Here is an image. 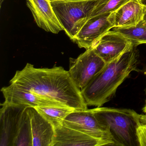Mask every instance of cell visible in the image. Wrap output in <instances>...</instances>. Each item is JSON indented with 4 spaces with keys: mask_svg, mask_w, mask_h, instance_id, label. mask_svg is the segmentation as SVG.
Listing matches in <instances>:
<instances>
[{
    "mask_svg": "<svg viewBox=\"0 0 146 146\" xmlns=\"http://www.w3.org/2000/svg\"><path fill=\"white\" fill-rule=\"evenodd\" d=\"M10 84L76 110L88 109L81 90L62 66L36 68L27 63L16 72Z\"/></svg>",
    "mask_w": 146,
    "mask_h": 146,
    "instance_id": "cell-1",
    "label": "cell"
},
{
    "mask_svg": "<svg viewBox=\"0 0 146 146\" xmlns=\"http://www.w3.org/2000/svg\"><path fill=\"white\" fill-rule=\"evenodd\" d=\"M133 46L106 63L102 70L81 90L88 106L102 107L115 96L118 87L133 71L138 70L139 53Z\"/></svg>",
    "mask_w": 146,
    "mask_h": 146,
    "instance_id": "cell-2",
    "label": "cell"
},
{
    "mask_svg": "<svg viewBox=\"0 0 146 146\" xmlns=\"http://www.w3.org/2000/svg\"><path fill=\"white\" fill-rule=\"evenodd\" d=\"M96 118L109 128L113 146H139L137 130L139 114L126 108L96 107L91 109Z\"/></svg>",
    "mask_w": 146,
    "mask_h": 146,
    "instance_id": "cell-3",
    "label": "cell"
},
{
    "mask_svg": "<svg viewBox=\"0 0 146 146\" xmlns=\"http://www.w3.org/2000/svg\"><path fill=\"white\" fill-rule=\"evenodd\" d=\"M54 13L66 34L72 41L83 25L89 19L95 0L52 1Z\"/></svg>",
    "mask_w": 146,
    "mask_h": 146,
    "instance_id": "cell-4",
    "label": "cell"
},
{
    "mask_svg": "<svg viewBox=\"0 0 146 146\" xmlns=\"http://www.w3.org/2000/svg\"><path fill=\"white\" fill-rule=\"evenodd\" d=\"M106 64L91 48L77 58H70L68 72L77 86L82 90L102 70Z\"/></svg>",
    "mask_w": 146,
    "mask_h": 146,
    "instance_id": "cell-5",
    "label": "cell"
},
{
    "mask_svg": "<svg viewBox=\"0 0 146 146\" xmlns=\"http://www.w3.org/2000/svg\"><path fill=\"white\" fill-rule=\"evenodd\" d=\"M62 124L97 139L110 142L113 146L109 128L98 120L91 109L74 110L64 119Z\"/></svg>",
    "mask_w": 146,
    "mask_h": 146,
    "instance_id": "cell-6",
    "label": "cell"
},
{
    "mask_svg": "<svg viewBox=\"0 0 146 146\" xmlns=\"http://www.w3.org/2000/svg\"><path fill=\"white\" fill-rule=\"evenodd\" d=\"M0 110V146H13L23 112L27 106L4 102Z\"/></svg>",
    "mask_w": 146,
    "mask_h": 146,
    "instance_id": "cell-7",
    "label": "cell"
},
{
    "mask_svg": "<svg viewBox=\"0 0 146 146\" xmlns=\"http://www.w3.org/2000/svg\"><path fill=\"white\" fill-rule=\"evenodd\" d=\"M110 13L102 14L89 19L80 29L72 41L80 48H91L105 33L113 28L109 21Z\"/></svg>",
    "mask_w": 146,
    "mask_h": 146,
    "instance_id": "cell-8",
    "label": "cell"
},
{
    "mask_svg": "<svg viewBox=\"0 0 146 146\" xmlns=\"http://www.w3.org/2000/svg\"><path fill=\"white\" fill-rule=\"evenodd\" d=\"M133 46L129 39L118 32L110 30L100 37L92 48L108 63Z\"/></svg>",
    "mask_w": 146,
    "mask_h": 146,
    "instance_id": "cell-9",
    "label": "cell"
},
{
    "mask_svg": "<svg viewBox=\"0 0 146 146\" xmlns=\"http://www.w3.org/2000/svg\"><path fill=\"white\" fill-rule=\"evenodd\" d=\"M36 25L48 32L58 34L64 31L51 5L50 0H27Z\"/></svg>",
    "mask_w": 146,
    "mask_h": 146,
    "instance_id": "cell-10",
    "label": "cell"
},
{
    "mask_svg": "<svg viewBox=\"0 0 146 146\" xmlns=\"http://www.w3.org/2000/svg\"><path fill=\"white\" fill-rule=\"evenodd\" d=\"M54 129L52 146H112L110 142L97 139L63 124Z\"/></svg>",
    "mask_w": 146,
    "mask_h": 146,
    "instance_id": "cell-11",
    "label": "cell"
},
{
    "mask_svg": "<svg viewBox=\"0 0 146 146\" xmlns=\"http://www.w3.org/2000/svg\"><path fill=\"white\" fill-rule=\"evenodd\" d=\"M1 91L5 98V103L34 108L42 106H66L35 93L19 88L13 84L3 87Z\"/></svg>",
    "mask_w": 146,
    "mask_h": 146,
    "instance_id": "cell-12",
    "label": "cell"
},
{
    "mask_svg": "<svg viewBox=\"0 0 146 146\" xmlns=\"http://www.w3.org/2000/svg\"><path fill=\"white\" fill-rule=\"evenodd\" d=\"M144 9L145 4L141 0H129L111 13L108 19L113 28L135 26L143 20Z\"/></svg>",
    "mask_w": 146,
    "mask_h": 146,
    "instance_id": "cell-13",
    "label": "cell"
},
{
    "mask_svg": "<svg viewBox=\"0 0 146 146\" xmlns=\"http://www.w3.org/2000/svg\"><path fill=\"white\" fill-rule=\"evenodd\" d=\"M31 118L32 146H52L55 129L34 107H29Z\"/></svg>",
    "mask_w": 146,
    "mask_h": 146,
    "instance_id": "cell-14",
    "label": "cell"
},
{
    "mask_svg": "<svg viewBox=\"0 0 146 146\" xmlns=\"http://www.w3.org/2000/svg\"><path fill=\"white\" fill-rule=\"evenodd\" d=\"M35 108L54 128L62 125L67 115L76 110L67 106H42Z\"/></svg>",
    "mask_w": 146,
    "mask_h": 146,
    "instance_id": "cell-15",
    "label": "cell"
},
{
    "mask_svg": "<svg viewBox=\"0 0 146 146\" xmlns=\"http://www.w3.org/2000/svg\"><path fill=\"white\" fill-rule=\"evenodd\" d=\"M32 142L31 118L29 107H27L21 116L13 146H32Z\"/></svg>",
    "mask_w": 146,
    "mask_h": 146,
    "instance_id": "cell-16",
    "label": "cell"
},
{
    "mask_svg": "<svg viewBox=\"0 0 146 146\" xmlns=\"http://www.w3.org/2000/svg\"><path fill=\"white\" fill-rule=\"evenodd\" d=\"M112 29L113 31L129 39L135 46L137 47L140 44H146V22L143 20L135 26Z\"/></svg>",
    "mask_w": 146,
    "mask_h": 146,
    "instance_id": "cell-17",
    "label": "cell"
},
{
    "mask_svg": "<svg viewBox=\"0 0 146 146\" xmlns=\"http://www.w3.org/2000/svg\"><path fill=\"white\" fill-rule=\"evenodd\" d=\"M129 0H95L94 6L90 15V18L111 13L121 7Z\"/></svg>",
    "mask_w": 146,
    "mask_h": 146,
    "instance_id": "cell-18",
    "label": "cell"
},
{
    "mask_svg": "<svg viewBox=\"0 0 146 146\" xmlns=\"http://www.w3.org/2000/svg\"><path fill=\"white\" fill-rule=\"evenodd\" d=\"M139 146H146V127L139 125L137 130Z\"/></svg>",
    "mask_w": 146,
    "mask_h": 146,
    "instance_id": "cell-19",
    "label": "cell"
},
{
    "mask_svg": "<svg viewBox=\"0 0 146 146\" xmlns=\"http://www.w3.org/2000/svg\"><path fill=\"white\" fill-rule=\"evenodd\" d=\"M139 121L140 125L146 127V113L139 114Z\"/></svg>",
    "mask_w": 146,
    "mask_h": 146,
    "instance_id": "cell-20",
    "label": "cell"
},
{
    "mask_svg": "<svg viewBox=\"0 0 146 146\" xmlns=\"http://www.w3.org/2000/svg\"><path fill=\"white\" fill-rule=\"evenodd\" d=\"M83 1V0H50V1Z\"/></svg>",
    "mask_w": 146,
    "mask_h": 146,
    "instance_id": "cell-21",
    "label": "cell"
},
{
    "mask_svg": "<svg viewBox=\"0 0 146 146\" xmlns=\"http://www.w3.org/2000/svg\"><path fill=\"white\" fill-rule=\"evenodd\" d=\"M143 20L146 22V4H145V9H144V17Z\"/></svg>",
    "mask_w": 146,
    "mask_h": 146,
    "instance_id": "cell-22",
    "label": "cell"
},
{
    "mask_svg": "<svg viewBox=\"0 0 146 146\" xmlns=\"http://www.w3.org/2000/svg\"><path fill=\"white\" fill-rule=\"evenodd\" d=\"M143 112L145 113H146V104H145V106H144V107L143 108Z\"/></svg>",
    "mask_w": 146,
    "mask_h": 146,
    "instance_id": "cell-23",
    "label": "cell"
},
{
    "mask_svg": "<svg viewBox=\"0 0 146 146\" xmlns=\"http://www.w3.org/2000/svg\"><path fill=\"white\" fill-rule=\"evenodd\" d=\"M4 1V0H0V7H1V8L2 7V5Z\"/></svg>",
    "mask_w": 146,
    "mask_h": 146,
    "instance_id": "cell-24",
    "label": "cell"
},
{
    "mask_svg": "<svg viewBox=\"0 0 146 146\" xmlns=\"http://www.w3.org/2000/svg\"><path fill=\"white\" fill-rule=\"evenodd\" d=\"M141 1L143 2L144 4H146V0H141Z\"/></svg>",
    "mask_w": 146,
    "mask_h": 146,
    "instance_id": "cell-25",
    "label": "cell"
}]
</instances>
